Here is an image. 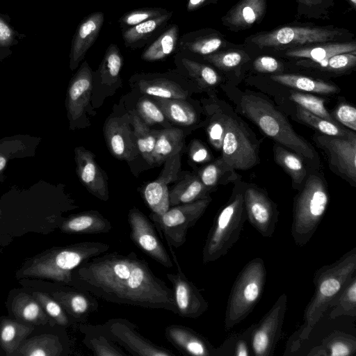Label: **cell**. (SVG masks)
Wrapping results in <instances>:
<instances>
[{"mask_svg": "<svg viewBox=\"0 0 356 356\" xmlns=\"http://www.w3.org/2000/svg\"><path fill=\"white\" fill-rule=\"evenodd\" d=\"M72 280L79 289L106 302L177 313L172 289L134 252L92 257L72 273Z\"/></svg>", "mask_w": 356, "mask_h": 356, "instance_id": "cell-1", "label": "cell"}, {"mask_svg": "<svg viewBox=\"0 0 356 356\" xmlns=\"http://www.w3.org/2000/svg\"><path fill=\"white\" fill-rule=\"evenodd\" d=\"M40 308L35 302H31L23 309V316L26 320L33 321L38 315Z\"/></svg>", "mask_w": 356, "mask_h": 356, "instance_id": "cell-55", "label": "cell"}, {"mask_svg": "<svg viewBox=\"0 0 356 356\" xmlns=\"http://www.w3.org/2000/svg\"><path fill=\"white\" fill-rule=\"evenodd\" d=\"M266 280L264 260L248 261L236 277L226 307L225 328L229 330L243 321L254 309L262 296Z\"/></svg>", "mask_w": 356, "mask_h": 356, "instance_id": "cell-4", "label": "cell"}, {"mask_svg": "<svg viewBox=\"0 0 356 356\" xmlns=\"http://www.w3.org/2000/svg\"><path fill=\"white\" fill-rule=\"evenodd\" d=\"M179 63L186 70L188 75L195 79L202 86H214L219 81L218 73L209 65L191 59L180 53H177Z\"/></svg>", "mask_w": 356, "mask_h": 356, "instance_id": "cell-41", "label": "cell"}, {"mask_svg": "<svg viewBox=\"0 0 356 356\" xmlns=\"http://www.w3.org/2000/svg\"><path fill=\"white\" fill-rule=\"evenodd\" d=\"M355 272L356 248L315 272L313 279L315 291L305 310L304 323L299 330L301 341L309 338L314 326L325 311L331 308L332 303L355 275Z\"/></svg>", "mask_w": 356, "mask_h": 356, "instance_id": "cell-2", "label": "cell"}, {"mask_svg": "<svg viewBox=\"0 0 356 356\" xmlns=\"http://www.w3.org/2000/svg\"><path fill=\"white\" fill-rule=\"evenodd\" d=\"M224 124L221 159L232 170L252 168L258 162V156L243 127L235 119L227 115L224 116Z\"/></svg>", "mask_w": 356, "mask_h": 356, "instance_id": "cell-10", "label": "cell"}, {"mask_svg": "<svg viewBox=\"0 0 356 356\" xmlns=\"http://www.w3.org/2000/svg\"><path fill=\"white\" fill-rule=\"evenodd\" d=\"M127 116L113 118L107 120L104 133L108 149L120 160L131 161L137 155L134 132L127 122Z\"/></svg>", "mask_w": 356, "mask_h": 356, "instance_id": "cell-20", "label": "cell"}, {"mask_svg": "<svg viewBox=\"0 0 356 356\" xmlns=\"http://www.w3.org/2000/svg\"><path fill=\"white\" fill-rule=\"evenodd\" d=\"M38 140L29 136H14L0 140V182L6 179L5 170L10 159L33 154Z\"/></svg>", "mask_w": 356, "mask_h": 356, "instance_id": "cell-25", "label": "cell"}, {"mask_svg": "<svg viewBox=\"0 0 356 356\" xmlns=\"http://www.w3.org/2000/svg\"><path fill=\"white\" fill-rule=\"evenodd\" d=\"M66 232L79 234H106L112 229L110 221L96 211H86L69 218L63 225Z\"/></svg>", "mask_w": 356, "mask_h": 356, "instance_id": "cell-26", "label": "cell"}, {"mask_svg": "<svg viewBox=\"0 0 356 356\" xmlns=\"http://www.w3.org/2000/svg\"><path fill=\"white\" fill-rule=\"evenodd\" d=\"M92 90V74L84 61L70 80L66 98L67 117L70 123L78 120L88 106Z\"/></svg>", "mask_w": 356, "mask_h": 356, "instance_id": "cell-19", "label": "cell"}, {"mask_svg": "<svg viewBox=\"0 0 356 356\" xmlns=\"http://www.w3.org/2000/svg\"><path fill=\"white\" fill-rule=\"evenodd\" d=\"M296 115L300 120L310 125L323 135L347 137L352 133V131L340 127L339 124L315 115L298 105L296 106Z\"/></svg>", "mask_w": 356, "mask_h": 356, "instance_id": "cell-42", "label": "cell"}, {"mask_svg": "<svg viewBox=\"0 0 356 356\" xmlns=\"http://www.w3.org/2000/svg\"><path fill=\"white\" fill-rule=\"evenodd\" d=\"M247 55L238 50H230L213 53L203 56V59L212 63L216 67L228 70L241 64Z\"/></svg>", "mask_w": 356, "mask_h": 356, "instance_id": "cell-46", "label": "cell"}, {"mask_svg": "<svg viewBox=\"0 0 356 356\" xmlns=\"http://www.w3.org/2000/svg\"><path fill=\"white\" fill-rule=\"evenodd\" d=\"M305 63L311 66L325 69L330 71H341L355 66L356 63V54L342 53L336 54L325 60L320 62L305 61Z\"/></svg>", "mask_w": 356, "mask_h": 356, "instance_id": "cell-47", "label": "cell"}, {"mask_svg": "<svg viewBox=\"0 0 356 356\" xmlns=\"http://www.w3.org/2000/svg\"><path fill=\"white\" fill-rule=\"evenodd\" d=\"M211 201L210 197L170 207L162 215L152 212L149 219L169 247L178 248L186 241L188 230L201 218Z\"/></svg>", "mask_w": 356, "mask_h": 356, "instance_id": "cell-7", "label": "cell"}, {"mask_svg": "<svg viewBox=\"0 0 356 356\" xmlns=\"http://www.w3.org/2000/svg\"><path fill=\"white\" fill-rule=\"evenodd\" d=\"M328 203L329 195L322 179L309 176L294 201L291 233L297 245L304 246L310 241Z\"/></svg>", "mask_w": 356, "mask_h": 356, "instance_id": "cell-5", "label": "cell"}, {"mask_svg": "<svg viewBox=\"0 0 356 356\" xmlns=\"http://www.w3.org/2000/svg\"><path fill=\"white\" fill-rule=\"evenodd\" d=\"M335 118L341 124L356 131V109L355 107L346 104H340L336 111Z\"/></svg>", "mask_w": 356, "mask_h": 356, "instance_id": "cell-51", "label": "cell"}, {"mask_svg": "<svg viewBox=\"0 0 356 356\" xmlns=\"http://www.w3.org/2000/svg\"><path fill=\"white\" fill-rule=\"evenodd\" d=\"M178 42L179 26L170 24L145 49L141 58L149 62L163 60L177 50Z\"/></svg>", "mask_w": 356, "mask_h": 356, "instance_id": "cell-27", "label": "cell"}, {"mask_svg": "<svg viewBox=\"0 0 356 356\" xmlns=\"http://www.w3.org/2000/svg\"><path fill=\"white\" fill-rule=\"evenodd\" d=\"M353 8H355L356 0H348Z\"/></svg>", "mask_w": 356, "mask_h": 356, "instance_id": "cell-60", "label": "cell"}, {"mask_svg": "<svg viewBox=\"0 0 356 356\" xmlns=\"http://www.w3.org/2000/svg\"><path fill=\"white\" fill-rule=\"evenodd\" d=\"M207 191L200 178L186 176L169 191L170 207L191 203L209 197L207 195Z\"/></svg>", "mask_w": 356, "mask_h": 356, "instance_id": "cell-29", "label": "cell"}, {"mask_svg": "<svg viewBox=\"0 0 356 356\" xmlns=\"http://www.w3.org/2000/svg\"><path fill=\"white\" fill-rule=\"evenodd\" d=\"M254 68L259 72L271 73L280 68L279 62L273 57L263 56L257 58L254 62Z\"/></svg>", "mask_w": 356, "mask_h": 356, "instance_id": "cell-53", "label": "cell"}, {"mask_svg": "<svg viewBox=\"0 0 356 356\" xmlns=\"http://www.w3.org/2000/svg\"><path fill=\"white\" fill-rule=\"evenodd\" d=\"M129 120L134 127L138 152L149 164L152 165L154 163L152 152L159 131L150 129L135 111H130Z\"/></svg>", "mask_w": 356, "mask_h": 356, "instance_id": "cell-33", "label": "cell"}, {"mask_svg": "<svg viewBox=\"0 0 356 356\" xmlns=\"http://www.w3.org/2000/svg\"><path fill=\"white\" fill-rule=\"evenodd\" d=\"M331 307H333L329 314L331 319L342 316H356V275L352 278Z\"/></svg>", "mask_w": 356, "mask_h": 356, "instance_id": "cell-43", "label": "cell"}, {"mask_svg": "<svg viewBox=\"0 0 356 356\" xmlns=\"http://www.w3.org/2000/svg\"><path fill=\"white\" fill-rule=\"evenodd\" d=\"M141 92L162 99H185L187 92L179 84L165 78L142 79L138 83Z\"/></svg>", "mask_w": 356, "mask_h": 356, "instance_id": "cell-36", "label": "cell"}, {"mask_svg": "<svg viewBox=\"0 0 356 356\" xmlns=\"http://www.w3.org/2000/svg\"><path fill=\"white\" fill-rule=\"evenodd\" d=\"M243 114L268 136L309 159L314 157V149L293 129L285 117L270 102L249 95L241 99Z\"/></svg>", "mask_w": 356, "mask_h": 356, "instance_id": "cell-3", "label": "cell"}, {"mask_svg": "<svg viewBox=\"0 0 356 356\" xmlns=\"http://www.w3.org/2000/svg\"><path fill=\"white\" fill-rule=\"evenodd\" d=\"M341 34L339 29L329 27L286 26L258 33L250 39L259 48H278L332 41Z\"/></svg>", "mask_w": 356, "mask_h": 356, "instance_id": "cell-8", "label": "cell"}, {"mask_svg": "<svg viewBox=\"0 0 356 356\" xmlns=\"http://www.w3.org/2000/svg\"><path fill=\"white\" fill-rule=\"evenodd\" d=\"M290 98L298 106L305 108L307 111L315 115L321 117L334 123H337V120L330 114L324 106V100L318 97L312 95L293 92Z\"/></svg>", "mask_w": 356, "mask_h": 356, "instance_id": "cell-44", "label": "cell"}, {"mask_svg": "<svg viewBox=\"0 0 356 356\" xmlns=\"http://www.w3.org/2000/svg\"><path fill=\"white\" fill-rule=\"evenodd\" d=\"M46 353L41 349H35L34 351L30 353L32 356H44Z\"/></svg>", "mask_w": 356, "mask_h": 356, "instance_id": "cell-59", "label": "cell"}, {"mask_svg": "<svg viewBox=\"0 0 356 356\" xmlns=\"http://www.w3.org/2000/svg\"><path fill=\"white\" fill-rule=\"evenodd\" d=\"M180 167V154L178 153L165 161L159 177L144 188L143 196L152 213L162 215L170 207L168 185L177 179Z\"/></svg>", "mask_w": 356, "mask_h": 356, "instance_id": "cell-16", "label": "cell"}, {"mask_svg": "<svg viewBox=\"0 0 356 356\" xmlns=\"http://www.w3.org/2000/svg\"><path fill=\"white\" fill-rule=\"evenodd\" d=\"M210 143L218 150L221 149L225 132L224 117L212 121L207 129Z\"/></svg>", "mask_w": 356, "mask_h": 356, "instance_id": "cell-52", "label": "cell"}, {"mask_svg": "<svg viewBox=\"0 0 356 356\" xmlns=\"http://www.w3.org/2000/svg\"><path fill=\"white\" fill-rule=\"evenodd\" d=\"M271 79L282 85L305 92L332 94L338 90L337 88L332 84L301 75L275 74L271 76Z\"/></svg>", "mask_w": 356, "mask_h": 356, "instance_id": "cell-34", "label": "cell"}, {"mask_svg": "<svg viewBox=\"0 0 356 356\" xmlns=\"http://www.w3.org/2000/svg\"><path fill=\"white\" fill-rule=\"evenodd\" d=\"M211 0H188L186 10L188 12L196 10L210 2Z\"/></svg>", "mask_w": 356, "mask_h": 356, "instance_id": "cell-57", "label": "cell"}, {"mask_svg": "<svg viewBox=\"0 0 356 356\" xmlns=\"http://www.w3.org/2000/svg\"><path fill=\"white\" fill-rule=\"evenodd\" d=\"M232 170L224 163L221 158L206 165L200 172V179L209 189L216 186L225 171Z\"/></svg>", "mask_w": 356, "mask_h": 356, "instance_id": "cell-48", "label": "cell"}, {"mask_svg": "<svg viewBox=\"0 0 356 356\" xmlns=\"http://www.w3.org/2000/svg\"><path fill=\"white\" fill-rule=\"evenodd\" d=\"M122 62V56L118 47L115 44H111L106 50L99 68L103 83L112 85L118 79Z\"/></svg>", "mask_w": 356, "mask_h": 356, "instance_id": "cell-39", "label": "cell"}, {"mask_svg": "<svg viewBox=\"0 0 356 356\" xmlns=\"http://www.w3.org/2000/svg\"><path fill=\"white\" fill-rule=\"evenodd\" d=\"M243 201L249 222L262 236L272 237L278 221V211L274 203L253 187L246 188Z\"/></svg>", "mask_w": 356, "mask_h": 356, "instance_id": "cell-14", "label": "cell"}, {"mask_svg": "<svg viewBox=\"0 0 356 356\" xmlns=\"http://www.w3.org/2000/svg\"><path fill=\"white\" fill-rule=\"evenodd\" d=\"M166 339L180 353L190 356H218L215 348L202 334L191 327L177 324L164 330Z\"/></svg>", "mask_w": 356, "mask_h": 356, "instance_id": "cell-18", "label": "cell"}, {"mask_svg": "<svg viewBox=\"0 0 356 356\" xmlns=\"http://www.w3.org/2000/svg\"><path fill=\"white\" fill-rule=\"evenodd\" d=\"M355 351V337L336 331L324 339L321 346L311 350L308 355L350 356Z\"/></svg>", "mask_w": 356, "mask_h": 356, "instance_id": "cell-30", "label": "cell"}, {"mask_svg": "<svg viewBox=\"0 0 356 356\" xmlns=\"http://www.w3.org/2000/svg\"><path fill=\"white\" fill-rule=\"evenodd\" d=\"M85 334L83 342L86 346L96 356L128 355L116 343L106 336L97 325H88L82 327Z\"/></svg>", "mask_w": 356, "mask_h": 356, "instance_id": "cell-32", "label": "cell"}, {"mask_svg": "<svg viewBox=\"0 0 356 356\" xmlns=\"http://www.w3.org/2000/svg\"><path fill=\"white\" fill-rule=\"evenodd\" d=\"M63 300L70 312L79 320L86 319L99 307L97 298L82 290L66 293Z\"/></svg>", "mask_w": 356, "mask_h": 356, "instance_id": "cell-37", "label": "cell"}, {"mask_svg": "<svg viewBox=\"0 0 356 356\" xmlns=\"http://www.w3.org/2000/svg\"><path fill=\"white\" fill-rule=\"evenodd\" d=\"M15 335V330L11 325H6L1 331V337L5 342H9L13 340Z\"/></svg>", "mask_w": 356, "mask_h": 356, "instance_id": "cell-56", "label": "cell"}, {"mask_svg": "<svg viewBox=\"0 0 356 356\" xmlns=\"http://www.w3.org/2000/svg\"><path fill=\"white\" fill-rule=\"evenodd\" d=\"M356 54L355 42L328 43L317 46L289 49L286 55L290 57L304 58L312 62L325 60L336 54Z\"/></svg>", "mask_w": 356, "mask_h": 356, "instance_id": "cell-28", "label": "cell"}, {"mask_svg": "<svg viewBox=\"0 0 356 356\" xmlns=\"http://www.w3.org/2000/svg\"><path fill=\"white\" fill-rule=\"evenodd\" d=\"M315 140L328 154L330 163L340 174L356 181V136L347 137L318 135Z\"/></svg>", "mask_w": 356, "mask_h": 356, "instance_id": "cell-15", "label": "cell"}, {"mask_svg": "<svg viewBox=\"0 0 356 356\" xmlns=\"http://www.w3.org/2000/svg\"><path fill=\"white\" fill-rule=\"evenodd\" d=\"M104 15L96 11L86 17L78 25L73 35L70 52V68L74 70L88 50L97 38L104 24Z\"/></svg>", "mask_w": 356, "mask_h": 356, "instance_id": "cell-21", "label": "cell"}, {"mask_svg": "<svg viewBox=\"0 0 356 356\" xmlns=\"http://www.w3.org/2000/svg\"><path fill=\"white\" fill-rule=\"evenodd\" d=\"M26 37L15 29L8 14L0 13V62L10 56L13 48Z\"/></svg>", "mask_w": 356, "mask_h": 356, "instance_id": "cell-40", "label": "cell"}, {"mask_svg": "<svg viewBox=\"0 0 356 356\" xmlns=\"http://www.w3.org/2000/svg\"><path fill=\"white\" fill-rule=\"evenodd\" d=\"M127 219L134 243L163 266L173 267V261L159 238L153 222L136 207L129 210Z\"/></svg>", "mask_w": 356, "mask_h": 356, "instance_id": "cell-12", "label": "cell"}, {"mask_svg": "<svg viewBox=\"0 0 356 356\" xmlns=\"http://www.w3.org/2000/svg\"><path fill=\"white\" fill-rule=\"evenodd\" d=\"M155 102L164 115L178 124L188 126L196 121L195 111L184 99L155 97Z\"/></svg>", "mask_w": 356, "mask_h": 356, "instance_id": "cell-35", "label": "cell"}, {"mask_svg": "<svg viewBox=\"0 0 356 356\" xmlns=\"http://www.w3.org/2000/svg\"><path fill=\"white\" fill-rule=\"evenodd\" d=\"M98 328L113 341L135 356H175L170 350L159 346L145 337L137 326L123 318H110Z\"/></svg>", "mask_w": 356, "mask_h": 356, "instance_id": "cell-9", "label": "cell"}, {"mask_svg": "<svg viewBox=\"0 0 356 356\" xmlns=\"http://www.w3.org/2000/svg\"><path fill=\"white\" fill-rule=\"evenodd\" d=\"M170 248L177 273H166V277L172 286L176 314L183 318H197L207 310L209 304L195 284L186 277L172 248Z\"/></svg>", "mask_w": 356, "mask_h": 356, "instance_id": "cell-13", "label": "cell"}, {"mask_svg": "<svg viewBox=\"0 0 356 356\" xmlns=\"http://www.w3.org/2000/svg\"><path fill=\"white\" fill-rule=\"evenodd\" d=\"M76 171L80 181L94 196L103 201L109 198L107 178L92 152L83 147L74 149Z\"/></svg>", "mask_w": 356, "mask_h": 356, "instance_id": "cell-17", "label": "cell"}, {"mask_svg": "<svg viewBox=\"0 0 356 356\" xmlns=\"http://www.w3.org/2000/svg\"><path fill=\"white\" fill-rule=\"evenodd\" d=\"M275 161L291 176L297 188L306 177L307 171L300 158L280 145L274 146Z\"/></svg>", "mask_w": 356, "mask_h": 356, "instance_id": "cell-38", "label": "cell"}, {"mask_svg": "<svg viewBox=\"0 0 356 356\" xmlns=\"http://www.w3.org/2000/svg\"><path fill=\"white\" fill-rule=\"evenodd\" d=\"M247 218L243 193H237L219 211L202 249L204 264L224 257L239 239Z\"/></svg>", "mask_w": 356, "mask_h": 356, "instance_id": "cell-6", "label": "cell"}, {"mask_svg": "<svg viewBox=\"0 0 356 356\" xmlns=\"http://www.w3.org/2000/svg\"><path fill=\"white\" fill-rule=\"evenodd\" d=\"M225 46V40L218 33L211 29H201L181 35L177 51L185 56L194 54L204 56Z\"/></svg>", "mask_w": 356, "mask_h": 356, "instance_id": "cell-22", "label": "cell"}, {"mask_svg": "<svg viewBox=\"0 0 356 356\" xmlns=\"http://www.w3.org/2000/svg\"><path fill=\"white\" fill-rule=\"evenodd\" d=\"M172 16L168 11L161 16L148 19L122 31L125 47L139 48L145 45L154 36L161 33Z\"/></svg>", "mask_w": 356, "mask_h": 356, "instance_id": "cell-24", "label": "cell"}, {"mask_svg": "<svg viewBox=\"0 0 356 356\" xmlns=\"http://www.w3.org/2000/svg\"><path fill=\"white\" fill-rule=\"evenodd\" d=\"M253 327L254 324L241 333L227 339L225 342L233 344L232 355L236 356H249L250 355V339Z\"/></svg>", "mask_w": 356, "mask_h": 356, "instance_id": "cell-50", "label": "cell"}, {"mask_svg": "<svg viewBox=\"0 0 356 356\" xmlns=\"http://www.w3.org/2000/svg\"><path fill=\"white\" fill-rule=\"evenodd\" d=\"M287 296L282 293L257 323H254L251 350L256 356H271L281 335L286 310Z\"/></svg>", "mask_w": 356, "mask_h": 356, "instance_id": "cell-11", "label": "cell"}, {"mask_svg": "<svg viewBox=\"0 0 356 356\" xmlns=\"http://www.w3.org/2000/svg\"><path fill=\"white\" fill-rule=\"evenodd\" d=\"M189 155L195 163H204L210 160V154L207 149L198 140L191 143Z\"/></svg>", "mask_w": 356, "mask_h": 356, "instance_id": "cell-54", "label": "cell"}, {"mask_svg": "<svg viewBox=\"0 0 356 356\" xmlns=\"http://www.w3.org/2000/svg\"><path fill=\"white\" fill-rule=\"evenodd\" d=\"M137 111L140 118L147 125L161 123L165 120L164 114L158 105L147 99L138 102Z\"/></svg>", "mask_w": 356, "mask_h": 356, "instance_id": "cell-49", "label": "cell"}, {"mask_svg": "<svg viewBox=\"0 0 356 356\" xmlns=\"http://www.w3.org/2000/svg\"><path fill=\"white\" fill-rule=\"evenodd\" d=\"M167 13H168L167 10L157 7L134 9L124 13L120 19L119 23L122 31H123Z\"/></svg>", "mask_w": 356, "mask_h": 356, "instance_id": "cell-45", "label": "cell"}, {"mask_svg": "<svg viewBox=\"0 0 356 356\" xmlns=\"http://www.w3.org/2000/svg\"><path fill=\"white\" fill-rule=\"evenodd\" d=\"M266 8V0H240L222 18V23L232 31L249 29L262 19Z\"/></svg>", "mask_w": 356, "mask_h": 356, "instance_id": "cell-23", "label": "cell"}, {"mask_svg": "<svg viewBox=\"0 0 356 356\" xmlns=\"http://www.w3.org/2000/svg\"><path fill=\"white\" fill-rule=\"evenodd\" d=\"M299 5L305 6H317L318 5H320L321 3H323V0H296Z\"/></svg>", "mask_w": 356, "mask_h": 356, "instance_id": "cell-58", "label": "cell"}, {"mask_svg": "<svg viewBox=\"0 0 356 356\" xmlns=\"http://www.w3.org/2000/svg\"><path fill=\"white\" fill-rule=\"evenodd\" d=\"M183 144L184 133L181 129L173 128L159 131L152 152L154 162H165L179 153Z\"/></svg>", "mask_w": 356, "mask_h": 356, "instance_id": "cell-31", "label": "cell"}]
</instances>
